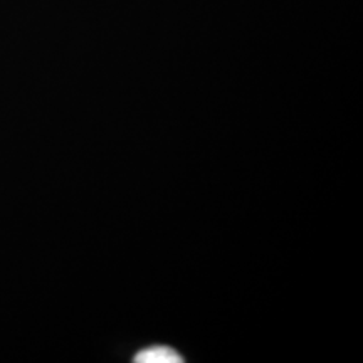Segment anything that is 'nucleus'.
Listing matches in <instances>:
<instances>
[{
  "mask_svg": "<svg viewBox=\"0 0 363 363\" xmlns=\"http://www.w3.org/2000/svg\"><path fill=\"white\" fill-rule=\"evenodd\" d=\"M136 363H180L184 362V357L177 353L174 348L165 347V345H153L136 353Z\"/></svg>",
  "mask_w": 363,
  "mask_h": 363,
  "instance_id": "1",
  "label": "nucleus"
}]
</instances>
